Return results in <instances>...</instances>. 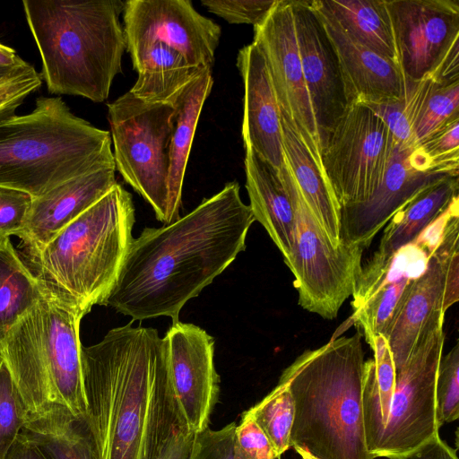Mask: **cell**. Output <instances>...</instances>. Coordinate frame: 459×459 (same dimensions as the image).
Masks as SVG:
<instances>
[{"mask_svg":"<svg viewBox=\"0 0 459 459\" xmlns=\"http://www.w3.org/2000/svg\"><path fill=\"white\" fill-rule=\"evenodd\" d=\"M238 182H230L193 211L133 238L105 306L142 321H178L185 304L245 250L255 221Z\"/></svg>","mask_w":459,"mask_h":459,"instance_id":"obj_1","label":"cell"},{"mask_svg":"<svg viewBox=\"0 0 459 459\" xmlns=\"http://www.w3.org/2000/svg\"><path fill=\"white\" fill-rule=\"evenodd\" d=\"M81 363L95 459H160L179 426L158 331L113 328L82 346Z\"/></svg>","mask_w":459,"mask_h":459,"instance_id":"obj_2","label":"cell"},{"mask_svg":"<svg viewBox=\"0 0 459 459\" xmlns=\"http://www.w3.org/2000/svg\"><path fill=\"white\" fill-rule=\"evenodd\" d=\"M362 335L307 350L283 372L294 401L290 446L316 459H375L366 445Z\"/></svg>","mask_w":459,"mask_h":459,"instance_id":"obj_3","label":"cell"},{"mask_svg":"<svg viewBox=\"0 0 459 459\" xmlns=\"http://www.w3.org/2000/svg\"><path fill=\"white\" fill-rule=\"evenodd\" d=\"M121 0H23L24 16L51 94L102 102L126 48Z\"/></svg>","mask_w":459,"mask_h":459,"instance_id":"obj_4","label":"cell"},{"mask_svg":"<svg viewBox=\"0 0 459 459\" xmlns=\"http://www.w3.org/2000/svg\"><path fill=\"white\" fill-rule=\"evenodd\" d=\"M134 224L132 195L117 183L29 259L43 290L83 316L95 305L105 306Z\"/></svg>","mask_w":459,"mask_h":459,"instance_id":"obj_5","label":"cell"},{"mask_svg":"<svg viewBox=\"0 0 459 459\" xmlns=\"http://www.w3.org/2000/svg\"><path fill=\"white\" fill-rule=\"evenodd\" d=\"M110 166L109 132L75 116L59 96L39 97L30 112L0 122V188L36 198Z\"/></svg>","mask_w":459,"mask_h":459,"instance_id":"obj_6","label":"cell"},{"mask_svg":"<svg viewBox=\"0 0 459 459\" xmlns=\"http://www.w3.org/2000/svg\"><path fill=\"white\" fill-rule=\"evenodd\" d=\"M83 316L44 291L0 342V359L12 375L28 417L57 409L84 417L80 341Z\"/></svg>","mask_w":459,"mask_h":459,"instance_id":"obj_7","label":"cell"},{"mask_svg":"<svg viewBox=\"0 0 459 459\" xmlns=\"http://www.w3.org/2000/svg\"><path fill=\"white\" fill-rule=\"evenodd\" d=\"M175 117L172 105L146 102L130 91L108 104L116 169L164 224L178 219L171 210L169 188Z\"/></svg>","mask_w":459,"mask_h":459,"instance_id":"obj_8","label":"cell"},{"mask_svg":"<svg viewBox=\"0 0 459 459\" xmlns=\"http://www.w3.org/2000/svg\"><path fill=\"white\" fill-rule=\"evenodd\" d=\"M286 162V161H285ZM292 202L296 241L289 269L299 304L325 319H333L352 296L362 272L363 249L342 242L334 247L303 197L287 164L280 170Z\"/></svg>","mask_w":459,"mask_h":459,"instance_id":"obj_9","label":"cell"},{"mask_svg":"<svg viewBox=\"0 0 459 459\" xmlns=\"http://www.w3.org/2000/svg\"><path fill=\"white\" fill-rule=\"evenodd\" d=\"M445 316L421 332L403 367L395 372L394 391L377 457L403 455L439 433L436 382L445 343Z\"/></svg>","mask_w":459,"mask_h":459,"instance_id":"obj_10","label":"cell"},{"mask_svg":"<svg viewBox=\"0 0 459 459\" xmlns=\"http://www.w3.org/2000/svg\"><path fill=\"white\" fill-rule=\"evenodd\" d=\"M396 143L368 107L349 105L322 147L324 173L340 210L366 202L380 186Z\"/></svg>","mask_w":459,"mask_h":459,"instance_id":"obj_11","label":"cell"},{"mask_svg":"<svg viewBox=\"0 0 459 459\" xmlns=\"http://www.w3.org/2000/svg\"><path fill=\"white\" fill-rule=\"evenodd\" d=\"M253 43L264 59L281 115L324 173L321 143L303 75L290 0H277L266 18L254 26Z\"/></svg>","mask_w":459,"mask_h":459,"instance_id":"obj_12","label":"cell"},{"mask_svg":"<svg viewBox=\"0 0 459 459\" xmlns=\"http://www.w3.org/2000/svg\"><path fill=\"white\" fill-rule=\"evenodd\" d=\"M459 163L437 162L420 148L395 145L385 177L364 203L340 210V240L368 248L393 216L427 187L458 176Z\"/></svg>","mask_w":459,"mask_h":459,"instance_id":"obj_13","label":"cell"},{"mask_svg":"<svg viewBox=\"0 0 459 459\" xmlns=\"http://www.w3.org/2000/svg\"><path fill=\"white\" fill-rule=\"evenodd\" d=\"M166 373L178 426L197 434L209 428L220 393L214 340L189 323L172 324L162 338Z\"/></svg>","mask_w":459,"mask_h":459,"instance_id":"obj_14","label":"cell"},{"mask_svg":"<svg viewBox=\"0 0 459 459\" xmlns=\"http://www.w3.org/2000/svg\"><path fill=\"white\" fill-rule=\"evenodd\" d=\"M459 300V212L449 220L424 273L411 284L392 322L387 340L395 372L410 357L421 332Z\"/></svg>","mask_w":459,"mask_h":459,"instance_id":"obj_15","label":"cell"},{"mask_svg":"<svg viewBox=\"0 0 459 459\" xmlns=\"http://www.w3.org/2000/svg\"><path fill=\"white\" fill-rule=\"evenodd\" d=\"M397 63L406 81L433 78L459 50L458 0H385Z\"/></svg>","mask_w":459,"mask_h":459,"instance_id":"obj_16","label":"cell"},{"mask_svg":"<svg viewBox=\"0 0 459 459\" xmlns=\"http://www.w3.org/2000/svg\"><path fill=\"white\" fill-rule=\"evenodd\" d=\"M127 51L159 41L193 65L211 68L221 27L199 13L189 0H130L123 11Z\"/></svg>","mask_w":459,"mask_h":459,"instance_id":"obj_17","label":"cell"},{"mask_svg":"<svg viewBox=\"0 0 459 459\" xmlns=\"http://www.w3.org/2000/svg\"><path fill=\"white\" fill-rule=\"evenodd\" d=\"M290 2L303 75L322 149L348 107L344 85L335 50L310 1Z\"/></svg>","mask_w":459,"mask_h":459,"instance_id":"obj_18","label":"cell"},{"mask_svg":"<svg viewBox=\"0 0 459 459\" xmlns=\"http://www.w3.org/2000/svg\"><path fill=\"white\" fill-rule=\"evenodd\" d=\"M310 4L335 50L348 106L403 98L406 80L399 65L351 39L319 0L310 1Z\"/></svg>","mask_w":459,"mask_h":459,"instance_id":"obj_19","label":"cell"},{"mask_svg":"<svg viewBox=\"0 0 459 459\" xmlns=\"http://www.w3.org/2000/svg\"><path fill=\"white\" fill-rule=\"evenodd\" d=\"M115 170L110 166L78 176L33 198L25 225L17 235L28 259L117 183Z\"/></svg>","mask_w":459,"mask_h":459,"instance_id":"obj_20","label":"cell"},{"mask_svg":"<svg viewBox=\"0 0 459 459\" xmlns=\"http://www.w3.org/2000/svg\"><path fill=\"white\" fill-rule=\"evenodd\" d=\"M237 66L244 84V147L280 171L286 164L280 108L264 59L253 42L239 49Z\"/></svg>","mask_w":459,"mask_h":459,"instance_id":"obj_21","label":"cell"},{"mask_svg":"<svg viewBox=\"0 0 459 459\" xmlns=\"http://www.w3.org/2000/svg\"><path fill=\"white\" fill-rule=\"evenodd\" d=\"M458 176L446 178L421 191L388 221L379 246L362 265L355 291L368 286L403 247L412 243L458 196ZM354 291V292H355Z\"/></svg>","mask_w":459,"mask_h":459,"instance_id":"obj_22","label":"cell"},{"mask_svg":"<svg viewBox=\"0 0 459 459\" xmlns=\"http://www.w3.org/2000/svg\"><path fill=\"white\" fill-rule=\"evenodd\" d=\"M246 188L255 220L266 230L289 267L296 241L292 202L280 171L252 149L245 148Z\"/></svg>","mask_w":459,"mask_h":459,"instance_id":"obj_23","label":"cell"},{"mask_svg":"<svg viewBox=\"0 0 459 459\" xmlns=\"http://www.w3.org/2000/svg\"><path fill=\"white\" fill-rule=\"evenodd\" d=\"M137 80L129 91L150 103L173 105L181 91L205 69L191 65L176 49L159 41L128 52Z\"/></svg>","mask_w":459,"mask_h":459,"instance_id":"obj_24","label":"cell"},{"mask_svg":"<svg viewBox=\"0 0 459 459\" xmlns=\"http://www.w3.org/2000/svg\"><path fill=\"white\" fill-rule=\"evenodd\" d=\"M285 161L303 197L334 247L340 240V207L325 174L287 119L281 115Z\"/></svg>","mask_w":459,"mask_h":459,"instance_id":"obj_25","label":"cell"},{"mask_svg":"<svg viewBox=\"0 0 459 459\" xmlns=\"http://www.w3.org/2000/svg\"><path fill=\"white\" fill-rule=\"evenodd\" d=\"M212 84V69H205L181 91L172 105L176 117L169 151V188L177 218L180 217L184 178L198 119Z\"/></svg>","mask_w":459,"mask_h":459,"instance_id":"obj_26","label":"cell"},{"mask_svg":"<svg viewBox=\"0 0 459 459\" xmlns=\"http://www.w3.org/2000/svg\"><path fill=\"white\" fill-rule=\"evenodd\" d=\"M368 343L374 359L364 362L362 407L367 449L374 456L389 415L395 368L384 335L377 334Z\"/></svg>","mask_w":459,"mask_h":459,"instance_id":"obj_27","label":"cell"},{"mask_svg":"<svg viewBox=\"0 0 459 459\" xmlns=\"http://www.w3.org/2000/svg\"><path fill=\"white\" fill-rule=\"evenodd\" d=\"M319 3L351 39L398 65L385 0H319Z\"/></svg>","mask_w":459,"mask_h":459,"instance_id":"obj_28","label":"cell"},{"mask_svg":"<svg viewBox=\"0 0 459 459\" xmlns=\"http://www.w3.org/2000/svg\"><path fill=\"white\" fill-rule=\"evenodd\" d=\"M43 295L39 280L13 247L10 237L0 238V342Z\"/></svg>","mask_w":459,"mask_h":459,"instance_id":"obj_29","label":"cell"},{"mask_svg":"<svg viewBox=\"0 0 459 459\" xmlns=\"http://www.w3.org/2000/svg\"><path fill=\"white\" fill-rule=\"evenodd\" d=\"M47 459H95L82 418L57 409L28 417L22 430Z\"/></svg>","mask_w":459,"mask_h":459,"instance_id":"obj_30","label":"cell"},{"mask_svg":"<svg viewBox=\"0 0 459 459\" xmlns=\"http://www.w3.org/2000/svg\"><path fill=\"white\" fill-rule=\"evenodd\" d=\"M247 411L265 433L279 459L291 447L295 407L288 380L281 375L277 385Z\"/></svg>","mask_w":459,"mask_h":459,"instance_id":"obj_31","label":"cell"},{"mask_svg":"<svg viewBox=\"0 0 459 459\" xmlns=\"http://www.w3.org/2000/svg\"><path fill=\"white\" fill-rule=\"evenodd\" d=\"M433 84L434 81L430 78L420 82L406 81L403 98L365 106L384 121L397 145L413 148L416 147L413 134L415 123Z\"/></svg>","mask_w":459,"mask_h":459,"instance_id":"obj_32","label":"cell"},{"mask_svg":"<svg viewBox=\"0 0 459 459\" xmlns=\"http://www.w3.org/2000/svg\"><path fill=\"white\" fill-rule=\"evenodd\" d=\"M458 119L459 80L441 83L434 81L415 123V146Z\"/></svg>","mask_w":459,"mask_h":459,"instance_id":"obj_33","label":"cell"},{"mask_svg":"<svg viewBox=\"0 0 459 459\" xmlns=\"http://www.w3.org/2000/svg\"><path fill=\"white\" fill-rule=\"evenodd\" d=\"M28 420V411L5 364L0 359V459H5Z\"/></svg>","mask_w":459,"mask_h":459,"instance_id":"obj_34","label":"cell"},{"mask_svg":"<svg viewBox=\"0 0 459 459\" xmlns=\"http://www.w3.org/2000/svg\"><path fill=\"white\" fill-rule=\"evenodd\" d=\"M436 412L438 427L459 418V345L441 358L436 382Z\"/></svg>","mask_w":459,"mask_h":459,"instance_id":"obj_35","label":"cell"},{"mask_svg":"<svg viewBox=\"0 0 459 459\" xmlns=\"http://www.w3.org/2000/svg\"><path fill=\"white\" fill-rule=\"evenodd\" d=\"M277 0H201L207 10L229 23H261L275 5Z\"/></svg>","mask_w":459,"mask_h":459,"instance_id":"obj_36","label":"cell"},{"mask_svg":"<svg viewBox=\"0 0 459 459\" xmlns=\"http://www.w3.org/2000/svg\"><path fill=\"white\" fill-rule=\"evenodd\" d=\"M42 78L30 69L0 82V122L15 115L24 100L42 85Z\"/></svg>","mask_w":459,"mask_h":459,"instance_id":"obj_37","label":"cell"},{"mask_svg":"<svg viewBox=\"0 0 459 459\" xmlns=\"http://www.w3.org/2000/svg\"><path fill=\"white\" fill-rule=\"evenodd\" d=\"M33 197L24 192L0 188V238L17 236L27 221Z\"/></svg>","mask_w":459,"mask_h":459,"instance_id":"obj_38","label":"cell"},{"mask_svg":"<svg viewBox=\"0 0 459 459\" xmlns=\"http://www.w3.org/2000/svg\"><path fill=\"white\" fill-rule=\"evenodd\" d=\"M234 437L237 447L247 459H278L269 438L247 411L236 425Z\"/></svg>","mask_w":459,"mask_h":459,"instance_id":"obj_39","label":"cell"},{"mask_svg":"<svg viewBox=\"0 0 459 459\" xmlns=\"http://www.w3.org/2000/svg\"><path fill=\"white\" fill-rule=\"evenodd\" d=\"M417 147L434 161L459 163V119L434 133Z\"/></svg>","mask_w":459,"mask_h":459,"instance_id":"obj_40","label":"cell"},{"mask_svg":"<svg viewBox=\"0 0 459 459\" xmlns=\"http://www.w3.org/2000/svg\"><path fill=\"white\" fill-rule=\"evenodd\" d=\"M391 459H458L456 450L449 446L439 433L416 449Z\"/></svg>","mask_w":459,"mask_h":459,"instance_id":"obj_41","label":"cell"},{"mask_svg":"<svg viewBox=\"0 0 459 459\" xmlns=\"http://www.w3.org/2000/svg\"><path fill=\"white\" fill-rule=\"evenodd\" d=\"M195 434H191L178 427L160 459H187Z\"/></svg>","mask_w":459,"mask_h":459,"instance_id":"obj_42","label":"cell"},{"mask_svg":"<svg viewBox=\"0 0 459 459\" xmlns=\"http://www.w3.org/2000/svg\"><path fill=\"white\" fill-rule=\"evenodd\" d=\"M5 459H47L33 441L21 432Z\"/></svg>","mask_w":459,"mask_h":459,"instance_id":"obj_43","label":"cell"},{"mask_svg":"<svg viewBox=\"0 0 459 459\" xmlns=\"http://www.w3.org/2000/svg\"><path fill=\"white\" fill-rule=\"evenodd\" d=\"M29 64L13 48L0 42V69L22 67Z\"/></svg>","mask_w":459,"mask_h":459,"instance_id":"obj_44","label":"cell"},{"mask_svg":"<svg viewBox=\"0 0 459 459\" xmlns=\"http://www.w3.org/2000/svg\"><path fill=\"white\" fill-rule=\"evenodd\" d=\"M31 67H32V65L30 64H29L22 67L0 69V82L8 77L16 75L22 72H25V71L30 69Z\"/></svg>","mask_w":459,"mask_h":459,"instance_id":"obj_45","label":"cell"},{"mask_svg":"<svg viewBox=\"0 0 459 459\" xmlns=\"http://www.w3.org/2000/svg\"><path fill=\"white\" fill-rule=\"evenodd\" d=\"M296 452L301 456L302 459H316L315 457L311 456L308 453L303 450L296 449Z\"/></svg>","mask_w":459,"mask_h":459,"instance_id":"obj_46","label":"cell"}]
</instances>
